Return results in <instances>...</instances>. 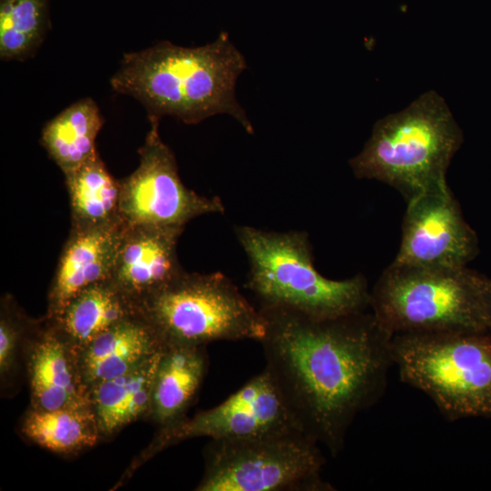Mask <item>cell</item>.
I'll return each mask as SVG.
<instances>
[{
	"label": "cell",
	"mask_w": 491,
	"mask_h": 491,
	"mask_svg": "<svg viewBox=\"0 0 491 491\" xmlns=\"http://www.w3.org/2000/svg\"><path fill=\"white\" fill-rule=\"evenodd\" d=\"M259 310L265 369L297 426L336 456L356 416L385 392L393 336L371 310L331 318Z\"/></svg>",
	"instance_id": "cell-1"
},
{
	"label": "cell",
	"mask_w": 491,
	"mask_h": 491,
	"mask_svg": "<svg viewBox=\"0 0 491 491\" xmlns=\"http://www.w3.org/2000/svg\"><path fill=\"white\" fill-rule=\"evenodd\" d=\"M246 67L244 55L228 34L221 32L201 46L162 41L125 54L111 85L138 100L149 116L168 115L195 125L227 115L252 135L254 126L235 95L237 79Z\"/></svg>",
	"instance_id": "cell-2"
},
{
	"label": "cell",
	"mask_w": 491,
	"mask_h": 491,
	"mask_svg": "<svg viewBox=\"0 0 491 491\" xmlns=\"http://www.w3.org/2000/svg\"><path fill=\"white\" fill-rule=\"evenodd\" d=\"M462 141L461 129L444 98L429 91L404 110L377 121L349 165L357 178L386 183L407 202L447 186V167Z\"/></svg>",
	"instance_id": "cell-3"
},
{
	"label": "cell",
	"mask_w": 491,
	"mask_h": 491,
	"mask_svg": "<svg viewBox=\"0 0 491 491\" xmlns=\"http://www.w3.org/2000/svg\"><path fill=\"white\" fill-rule=\"evenodd\" d=\"M249 263L247 287L260 306L293 310L316 318L337 317L369 309L364 276L326 278L315 268L307 234L235 228Z\"/></svg>",
	"instance_id": "cell-4"
},
{
	"label": "cell",
	"mask_w": 491,
	"mask_h": 491,
	"mask_svg": "<svg viewBox=\"0 0 491 491\" xmlns=\"http://www.w3.org/2000/svg\"><path fill=\"white\" fill-rule=\"evenodd\" d=\"M391 355L401 380L422 391L450 421L491 416V334H396Z\"/></svg>",
	"instance_id": "cell-5"
},
{
	"label": "cell",
	"mask_w": 491,
	"mask_h": 491,
	"mask_svg": "<svg viewBox=\"0 0 491 491\" xmlns=\"http://www.w3.org/2000/svg\"><path fill=\"white\" fill-rule=\"evenodd\" d=\"M483 277L466 266L444 268L392 262L370 291L369 309L392 336L488 331Z\"/></svg>",
	"instance_id": "cell-6"
},
{
	"label": "cell",
	"mask_w": 491,
	"mask_h": 491,
	"mask_svg": "<svg viewBox=\"0 0 491 491\" xmlns=\"http://www.w3.org/2000/svg\"><path fill=\"white\" fill-rule=\"evenodd\" d=\"M140 315L165 346H206L254 339L266 334V319L223 273L185 270L138 303Z\"/></svg>",
	"instance_id": "cell-7"
},
{
	"label": "cell",
	"mask_w": 491,
	"mask_h": 491,
	"mask_svg": "<svg viewBox=\"0 0 491 491\" xmlns=\"http://www.w3.org/2000/svg\"><path fill=\"white\" fill-rule=\"evenodd\" d=\"M320 445L300 430L211 439L197 491H332Z\"/></svg>",
	"instance_id": "cell-8"
},
{
	"label": "cell",
	"mask_w": 491,
	"mask_h": 491,
	"mask_svg": "<svg viewBox=\"0 0 491 491\" xmlns=\"http://www.w3.org/2000/svg\"><path fill=\"white\" fill-rule=\"evenodd\" d=\"M149 120L150 130L138 150L139 165L120 180L122 222L184 229L195 217L224 213L221 199L199 195L183 184L175 157L160 136V119L149 116Z\"/></svg>",
	"instance_id": "cell-9"
},
{
	"label": "cell",
	"mask_w": 491,
	"mask_h": 491,
	"mask_svg": "<svg viewBox=\"0 0 491 491\" xmlns=\"http://www.w3.org/2000/svg\"><path fill=\"white\" fill-rule=\"evenodd\" d=\"M291 430L302 431L265 369L219 405L160 427L143 459L189 438H240Z\"/></svg>",
	"instance_id": "cell-10"
},
{
	"label": "cell",
	"mask_w": 491,
	"mask_h": 491,
	"mask_svg": "<svg viewBox=\"0 0 491 491\" xmlns=\"http://www.w3.org/2000/svg\"><path fill=\"white\" fill-rule=\"evenodd\" d=\"M478 252L477 235L466 222L448 185L407 201L394 263L460 268Z\"/></svg>",
	"instance_id": "cell-11"
},
{
	"label": "cell",
	"mask_w": 491,
	"mask_h": 491,
	"mask_svg": "<svg viewBox=\"0 0 491 491\" xmlns=\"http://www.w3.org/2000/svg\"><path fill=\"white\" fill-rule=\"evenodd\" d=\"M24 359L32 408L91 406L90 387L84 380L77 349L45 316L33 321Z\"/></svg>",
	"instance_id": "cell-12"
},
{
	"label": "cell",
	"mask_w": 491,
	"mask_h": 491,
	"mask_svg": "<svg viewBox=\"0 0 491 491\" xmlns=\"http://www.w3.org/2000/svg\"><path fill=\"white\" fill-rule=\"evenodd\" d=\"M183 230L125 225L110 279L138 304L184 271L176 253Z\"/></svg>",
	"instance_id": "cell-13"
},
{
	"label": "cell",
	"mask_w": 491,
	"mask_h": 491,
	"mask_svg": "<svg viewBox=\"0 0 491 491\" xmlns=\"http://www.w3.org/2000/svg\"><path fill=\"white\" fill-rule=\"evenodd\" d=\"M125 224L70 228L48 294L45 316L53 317L85 288L110 279Z\"/></svg>",
	"instance_id": "cell-14"
},
{
	"label": "cell",
	"mask_w": 491,
	"mask_h": 491,
	"mask_svg": "<svg viewBox=\"0 0 491 491\" xmlns=\"http://www.w3.org/2000/svg\"><path fill=\"white\" fill-rule=\"evenodd\" d=\"M165 347L153 326L140 315L101 334L78 351L85 382L92 385L125 374Z\"/></svg>",
	"instance_id": "cell-15"
},
{
	"label": "cell",
	"mask_w": 491,
	"mask_h": 491,
	"mask_svg": "<svg viewBox=\"0 0 491 491\" xmlns=\"http://www.w3.org/2000/svg\"><path fill=\"white\" fill-rule=\"evenodd\" d=\"M137 316V302L107 279L79 292L56 316H45L79 351L108 329Z\"/></svg>",
	"instance_id": "cell-16"
},
{
	"label": "cell",
	"mask_w": 491,
	"mask_h": 491,
	"mask_svg": "<svg viewBox=\"0 0 491 491\" xmlns=\"http://www.w3.org/2000/svg\"><path fill=\"white\" fill-rule=\"evenodd\" d=\"M206 367L205 346H165L154 377L150 419L164 427L184 418Z\"/></svg>",
	"instance_id": "cell-17"
},
{
	"label": "cell",
	"mask_w": 491,
	"mask_h": 491,
	"mask_svg": "<svg viewBox=\"0 0 491 491\" xmlns=\"http://www.w3.org/2000/svg\"><path fill=\"white\" fill-rule=\"evenodd\" d=\"M161 352L125 374L90 386L91 406L102 439L112 437L133 422L150 418L153 383Z\"/></svg>",
	"instance_id": "cell-18"
},
{
	"label": "cell",
	"mask_w": 491,
	"mask_h": 491,
	"mask_svg": "<svg viewBox=\"0 0 491 491\" xmlns=\"http://www.w3.org/2000/svg\"><path fill=\"white\" fill-rule=\"evenodd\" d=\"M68 192L71 227L113 225L120 218V180L107 170L98 153L64 175Z\"/></svg>",
	"instance_id": "cell-19"
},
{
	"label": "cell",
	"mask_w": 491,
	"mask_h": 491,
	"mask_svg": "<svg viewBox=\"0 0 491 491\" xmlns=\"http://www.w3.org/2000/svg\"><path fill=\"white\" fill-rule=\"evenodd\" d=\"M103 125L95 102L83 98L46 123L40 142L65 175L97 154L95 139Z\"/></svg>",
	"instance_id": "cell-20"
},
{
	"label": "cell",
	"mask_w": 491,
	"mask_h": 491,
	"mask_svg": "<svg viewBox=\"0 0 491 491\" xmlns=\"http://www.w3.org/2000/svg\"><path fill=\"white\" fill-rule=\"evenodd\" d=\"M21 431L39 446L66 456L89 449L102 439L92 406L51 410L30 407Z\"/></svg>",
	"instance_id": "cell-21"
},
{
	"label": "cell",
	"mask_w": 491,
	"mask_h": 491,
	"mask_svg": "<svg viewBox=\"0 0 491 491\" xmlns=\"http://www.w3.org/2000/svg\"><path fill=\"white\" fill-rule=\"evenodd\" d=\"M49 25V0H0L1 59L23 61L31 56Z\"/></svg>",
	"instance_id": "cell-22"
},
{
	"label": "cell",
	"mask_w": 491,
	"mask_h": 491,
	"mask_svg": "<svg viewBox=\"0 0 491 491\" xmlns=\"http://www.w3.org/2000/svg\"><path fill=\"white\" fill-rule=\"evenodd\" d=\"M34 319L27 317L11 296L1 299L0 312V375L2 384L15 374Z\"/></svg>",
	"instance_id": "cell-23"
},
{
	"label": "cell",
	"mask_w": 491,
	"mask_h": 491,
	"mask_svg": "<svg viewBox=\"0 0 491 491\" xmlns=\"http://www.w3.org/2000/svg\"><path fill=\"white\" fill-rule=\"evenodd\" d=\"M487 330L491 334V279L484 276L482 282Z\"/></svg>",
	"instance_id": "cell-24"
}]
</instances>
